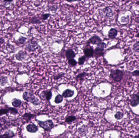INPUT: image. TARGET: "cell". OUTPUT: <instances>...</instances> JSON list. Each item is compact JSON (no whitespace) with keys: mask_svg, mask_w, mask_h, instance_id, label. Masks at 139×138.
I'll list each match as a JSON object with an SVG mask.
<instances>
[{"mask_svg":"<svg viewBox=\"0 0 139 138\" xmlns=\"http://www.w3.org/2000/svg\"><path fill=\"white\" fill-rule=\"evenodd\" d=\"M64 73L60 74H57L54 77V79L55 80H58L59 79H60L61 78H62L63 77V76L64 75Z\"/></svg>","mask_w":139,"mask_h":138,"instance_id":"cell-34","label":"cell"},{"mask_svg":"<svg viewBox=\"0 0 139 138\" xmlns=\"http://www.w3.org/2000/svg\"><path fill=\"white\" fill-rule=\"evenodd\" d=\"M103 12L106 17L109 18L112 17L113 15V11L111 8L109 7H106L103 9Z\"/></svg>","mask_w":139,"mask_h":138,"instance_id":"cell-12","label":"cell"},{"mask_svg":"<svg viewBox=\"0 0 139 138\" xmlns=\"http://www.w3.org/2000/svg\"><path fill=\"white\" fill-rule=\"evenodd\" d=\"M85 61H86V57L85 56H81V57L79 58L78 60V64L80 65H83Z\"/></svg>","mask_w":139,"mask_h":138,"instance_id":"cell-29","label":"cell"},{"mask_svg":"<svg viewBox=\"0 0 139 138\" xmlns=\"http://www.w3.org/2000/svg\"><path fill=\"white\" fill-rule=\"evenodd\" d=\"M104 51V49H102L97 47L96 48L95 50H94V54H95V56L98 57L102 56L103 54Z\"/></svg>","mask_w":139,"mask_h":138,"instance_id":"cell-18","label":"cell"},{"mask_svg":"<svg viewBox=\"0 0 139 138\" xmlns=\"http://www.w3.org/2000/svg\"><path fill=\"white\" fill-rule=\"evenodd\" d=\"M117 35V31L115 28H112L109 30L108 37L111 39H114Z\"/></svg>","mask_w":139,"mask_h":138,"instance_id":"cell-16","label":"cell"},{"mask_svg":"<svg viewBox=\"0 0 139 138\" xmlns=\"http://www.w3.org/2000/svg\"><path fill=\"white\" fill-rule=\"evenodd\" d=\"M27 56V54L26 52L23 51H20L15 55V57L18 61H22L25 59Z\"/></svg>","mask_w":139,"mask_h":138,"instance_id":"cell-9","label":"cell"},{"mask_svg":"<svg viewBox=\"0 0 139 138\" xmlns=\"http://www.w3.org/2000/svg\"><path fill=\"white\" fill-rule=\"evenodd\" d=\"M23 99L28 102L32 103L35 105H38L40 104V101L35 96L33 93L30 92L25 91L23 95Z\"/></svg>","mask_w":139,"mask_h":138,"instance_id":"cell-1","label":"cell"},{"mask_svg":"<svg viewBox=\"0 0 139 138\" xmlns=\"http://www.w3.org/2000/svg\"><path fill=\"white\" fill-rule=\"evenodd\" d=\"M8 83V77L5 76H1L0 77V85L4 86Z\"/></svg>","mask_w":139,"mask_h":138,"instance_id":"cell-19","label":"cell"},{"mask_svg":"<svg viewBox=\"0 0 139 138\" xmlns=\"http://www.w3.org/2000/svg\"><path fill=\"white\" fill-rule=\"evenodd\" d=\"M68 63L70 66L73 67L77 65V62L74 59H72L68 60Z\"/></svg>","mask_w":139,"mask_h":138,"instance_id":"cell-30","label":"cell"},{"mask_svg":"<svg viewBox=\"0 0 139 138\" xmlns=\"http://www.w3.org/2000/svg\"><path fill=\"white\" fill-rule=\"evenodd\" d=\"M10 113L9 109L8 108H2L0 109V116L4 115H7Z\"/></svg>","mask_w":139,"mask_h":138,"instance_id":"cell-27","label":"cell"},{"mask_svg":"<svg viewBox=\"0 0 139 138\" xmlns=\"http://www.w3.org/2000/svg\"><path fill=\"white\" fill-rule=\"evenodd\" d=\"M107 46V45L104 42H101L99 43L97 45V47L100 48L104 49Z\"/></svg>","mask_w":139,"mask_h":138,"instance_id":"cell-32","label":"cell"},{"mask_svg":"<svg viewBox=\"0 0 139 138\" xmlns=\"http://www.w3.org/2000/svg\"><path fill=\"white\" fill-rule=\"evenodd\" d=\"M86 76V73L85 72H82L79 74L76 77V79L77 80H83Z\"/></svg>","mask_w":139,"mask_h":138,"instance_id":"cell-25","label":"cell"},{"mask_svg":"<svg viewBox=\"0 0 139 138\" xmlns=\"http://www.w3.org/2000/svg\"><path fill=\"white\" fill-rule=\"evenodd\" d=\"M22 102L21 100L17 98H14L12 100V105L14 107V108H18L21 107L22 105Z\"/></svg>","mask_w":139,"mask_h":138,"instance_id":"cell-17","label":"cell"},{"mask_svg":"<svg viewBox=\"0 0 139 138\" xmlns=\"http://www.w3.org/2000/svg\"><path fill=\"white\" fill-rule=\"evenodd\" d=\"M1 75V73H0V75Z\"/></svg>","mask_w":139,"mask_h":138,"instance_id":"cell-40","label":"cell"},{"mask_svg":"<svg viewBox=\"0 0 139 138\" xmlns=\"http://www.w3.org/2000/svg\"><path fill=\"white\" fill-rule=\"evenodd\" d=\"M50 15V14H49V13H45V14H42V16H41V17H42V19L43 20H46L49 18Z\"/></svg>","mask_w":139,"mask_h":138,"instance_id":"cell-33","label":"cell"},{"mask_svg":"<svg viewBox=\"0 0 139 138\" xmlns=\"http://www.w3.org/2000/svg\"><path fill=\"white\" fill-rule=\"evenodd\" d=\"M101 42H102V40L100 37L98 36L95 35L90 38L87 43L88 44L91 43L92 45H98Z\"/></svg>","mask_w":139,"mask_h":138,"instance_id":"cell-8","label":"cell"},{"mask_svg":"<svg viewBox=\"0 0 139 138\" xmlns=\"http://www.w3.org/2000/svg\"><path fill=\"white\" fill-rule=\"evenodd\" d=\"M2 63V62L0 60V65H1Z\"/></svg>","mask_w":139,"mask_h":138,"instance_id":"cell-39","label":"cell"},{"mask_svg":"<svg viewBox=\"0 0 139 138\" xmlns=\"http://www.w3.org/2000/svg\"><path fill=\"white\" fill-rule=\"evenodd\" d=\"M131 74L133 76H139V70H134L131 72Z\"/></svg>","mask_w":139,"mask_h":138,"instance_id":"cell-35","label":"cell"},{"mask_svg":"<svg viewBox=\"0 0 139 138\" xmlns=\"http://www.w3.org/2000/svg\"><path fill=\"white\" fill-rule=\"evenodd\" d=\"M123 76V72L119 69H115L111 70L110 73V77H111L115 82H120L121 81Z\"/></svg>","mask_w":139,"mask_h":138,"instance_id":"cell-3","label":"cell"},{"mask_svg":"<svg viewBox=\"0 0 139 138\" xmlns=\"http://www.w3.org/2000/svg\"><path fill=\"white\" fill-rule=\"evenodd\" d=\"M37 46V43L35 41H31L28 42L27 44L25 49L29 52H34L36 50Z\"/></svg>","mask_w":139,"mask_h":138,"instance_id":"cell-6","label":"cell"},{"mask_svg":"<svg viewBox=\"0 0 139 138\" xmlns=\"http://www.w3.org/2000/svg\"><path fill=\"white\" fill-rule=\"evenodd\" d=\"M26 129L27 132L34 133L38 131V128L34 124H29L26 126Z\"/></svg>","mask_w":139,"mask_h":138,"instance_id":"cell-11","label":"cell"},{"mask_svg":"<svg viewBox=\"0 0 139 138\" xmlns=\"http://www.w3.org/2000/svg\"><path fill=\"white\" fill-rule=\"evenodd\" d=\"M66 56L67 59H72L75 57L76 54L73 50L68 49L66 52Z\"/></svg>","mask_w":139,"mask_h":138,"instance_id":"cell-14","label":"cell"},{"mask_svg":"<svg viewBox=\"0 0 139 138\" xmlns=\"http://www.w3.org/2000/svg\"><path fill=\"white\" fill-rule=\"evenodd\" d=\"M76 120V118L74 116H70L66 118L65 122L66 123H70L73 122Z\"/></svg>","mask_w":139,"mask_h":138,"instance_id":"cell-26","label":"cell"},{"mask_svg":"<svg viewBox=\"0 0 139 138\" xmlns=\"http://www.w3.org/2000/svg\"><path fill=\"white\" fill-rule=\"evenodd\" d=\"M31 22L32 24H37L40 23L41 22L40 19L36 17H33L31 19Z\"/></svg>","mask_w":139,"mask_h":138,"instance_id":"cell-31","label":"cell"},{"mask_svg":"<svg viewBox=\"0 0 139 138\" xmlns=\"http://www.w3.org/2000/svg\"><path fill=\"white\" fill-rule=\"evenodd\" d=\"M63 100V97L60 94H58L55 97V102L56 104H59L62 103Z\"/></svg>","mask_w":139,"mask_h":138,"instance_id":"cell-24","label":"cell"},{"mask_svg":"<svg viewBox=\"0 0 139 138\" xmlns=\"http://www.w3.org/2000/svg\"><path fill=\"white\" fill-rule=\"evenodd\" d=\"M134 138H139V134H138V135L135 136V137H134Z\"/></svg>","mask_w":139,"mask_h":138,"instance_id":"cell-37","label":"cell"},{"mask_svg":"<svg viewBox=\"0 0 139 138\" xmlns=\"http://www.w3.org/2000/svg\"><path fill=\"white\" fill-rule=\"evenodd\" d=\"M35 117V115L31 113H25L22 116L23 119L25 120L27 122H29V121H30Z\"/></svg>","mask_w":139,"mask_h":138,"instance_id":"cell-13","label":"cell"},{"mask_svg":"<svg viewBox=\"0 0 139 138\" xmlns=\"http://www.w3.org/2000/svg\"><path fill=\"white\" fill-rule=\"evenodd\" d=\"M133 51L136 53H139V41H137L133 46Z\"/></svg>","mask_w":139,"mask_h":138,"instance_id":"cell-28","label":"cell"},{"mask_svg":"<svg viewBox=\"0 0 139 138\" xmlns=\"http://www.w3.org/2000/svg\"><path fill=\"white\" fill-rule=\"evenodd\" d=\"M40 97L43 100L49 101L52 97V93L51 91H44L41 93Z\"/></svg>","mask_w":139,"mask_h":138,"instance_id":"cell-7","label":"cell"},{"mask_svg":"<svg viewBox=\"0 0 139 138\" xmlns=\"http://www.w3.org/2000/svg\"><path fill=\"white\" fill-rule=\"evenodd\" d=\"M129 21L130 18L128 15H127V16H122L121 18L120 22L122 24H128L129 22Z\"/></svg>","mask_w":139,"mask_h":138,"instance_id":"cell-21","label":"cell"},{"mask_svg":"<svg viewBox=\"0 0 139 138\" xmlns=\"http://www.w3.org/2000/svg\"><path fill=\"white\" fill-rule=\"evenodd\" d=\"M5 42V40L3 38H0V45L4 43Z\"/></svg>","mask_w":139,"mask_h":138,"instance_id":"cell-36","label":"cell"},{"mask_svg":"<svg viewBox=\"0 0 139 138\" xmlns=\"http://www.w3.org/2000/svg\"><path fill=\"white\" fill-rule=\"evenodd\" d=\"M130 106L136 107L139 105V94H133L130 100Z\"/></svg>","mask_w":139,"mask_h":138,"instance_id":"cell-4","label":"cell"},{"mask_svg":"<svg viewBox=\"0 0 139 138\" xmlns=\"http://www.w3.org/2000/svg\"><path fill=\"white\" fill-rule=\"evenodd\" d=\"M9 111H10V114L13 115L14 116H15L16 115L18 114L19 113V111L17 109L14 107H9Z\"/></svg>","mask_w":139,"mask_h":138,"instance_id":"cell-22","label":"cell"},{"mask_svg":"<svg viewBox=\"0 0 139 138\" xmlns=\"http://www.w3.org/2000/svg\"><path fill=\"white\" fill-rule=\"evenodd\" d=\"M27 39L26 37L21 36L17 40H16V44H17L18 45L24 44V43L26 42Z\"/></svg>","mask_w":139,"mask_h":138,"instance_id":"cell-20","label":"cell"},{"mask_svg":"<svg viewBox=\"0 0 139 138\" xmlns=\"http://www.w3.org/2000/svg\"><path fill=\"white\" fill-rule=\"evenodd\" d=\"M135 37H137V38H139V32H138V33L137 34V35H135Z\"/></svg>","mask_w":139,"mask_h":138,"instance_id":"cell-38","label":"cell"},{"mask_svg":"<svg viewBox=\"0 0 139 138\" xmlns=\"http://www.w3.org/2000/svg\"><path fill=\"white\" fill-rule=\"evenodd\" d=\"M124 117V113L121 111H117L114 115L115 119L117 120H120L122 119Z\"/></svg>","mask_w":139,"mask_h":138,"instance_id":"cell-23","label":"cell"},{"mask_svg":"<svg viewBox=\"0 0 139 138\" xmlns=\"http://www.w3.org/2000/svg\"><path fill=\"white\" fill-rule=\"evenodd\" d=\"M37 122L40 127L47 131H50L54 127L52 120H48L44 121L37 120Z\"/></svg>","mask_w":139,"mask_h":138,"instance_id":"cell-2","label":"cell"},{"mask_svg":"<svg viewBox=\"0 0 139 138\" xmlns=\"http://www.w3.org/2000/svg\"><path fill=\"white\" fill-rule=\"evenodd\" d=\"M15 136V134L13 131L9 130L2 135H0V138H13Z\"/></svg>","mask_w":139,"mask_h":138,"instance_id":"cell-10","label":"cell"},{"mask_svg":"<svg viewBox=\"0 0 139 138\" xmlns=\"http://www.w3.org/2000/svg\"><path fill=\"white\" fill-rule=\"evenodd\" d=\"M83 51L85 56L87 58H90L94 55V50L90 45H87L83 49Z\"/></svg>","mask_w":139,"mask_h":138,"instance_id":"cell-5","label":"cell"},{"mask_svg":"<svg viewBox=\"0 0 139 138\" xmlns=\"http://www.w3.org/2000/svg\"><path fill=\"white\" fill-rule=\"evenodd\" d=\"M74 94V91L70 89H67L64 91V92H63L62 96L64 98H69L73 96Z\"/></svg>","mask_w":139,"mask_h":138,"instance_id":"cell-15","label":"cell"}]
</instances>
